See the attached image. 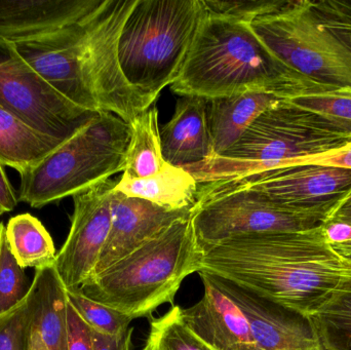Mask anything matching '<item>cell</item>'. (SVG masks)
Masks as SVG:
<instances>
[{
  "instance_id": "6da1fadb",
  "label": "cell",
  "mask_w": 351,
  "mask_h": 350,
  "mask_svg": "<svg viewBox=\"0 0 351 350\" xmlns=\"http://www.w3.org/2000/svg\"><path fill=\"white\" fill-rule=\"evenodd\" d=\"M323 225L225 240L202 252L198 273L226 279L309 318L351 275V265L332 250Z\"/></svg>"
},
{
  "instance_id": "7a4b0ae2",
  "label": "cell",
  "mask_w": 351,
  "mask_h": 350,
  "mask_svg": "<svg viewBox=\"0 0 351 350\" xmlns=\"http://www.w3.org/2000/svg\"><path fill=\"white\" fill-rule=\"evenodd\" d=\"M293 73L270 53L250 23L204 10L185 63L171 88L182 97L206 100L255 90L278 97Z\"/></svg>"
},
{
  "instance_id": "3957f363",
  "label": "cell",
  "mask_w": 351,
  "mask_h": 350,
  "mask_svg": "<svg viewBox=\"0 0 351 350\" xmlns=\"http://www.w3.org/2000/svg\"><path fill=\"white\" fill-rule=\"evenodd\" d=\"M202 258L191 217L185 218L88 277L80 291L133 321L147 318L162 304H173L184 279L199 271Z\"/></svg>"
},
{
  "instance_id": "277c9868",
  "label": "cell",
  "mask_w": 351,
  "mask_h": 350,
  "mask_svg": "<svg viewBox=\"0 0 351 350\" xmlns=\"http://www.w3.org/2000/svg\"><path fill=\"white\" fill-rule=\"evenodd\" d=\"M351 135L323 117L280 101L257 117L221 155L184 168L198 184L234 180L337 151Z\"/></svg>"
},
{
  "instance_id": "5b68a950",
  "label": "cell",
  "mask_w": 351,
  "mask_h": 350,
  "mask_svg": "<svg viewBox=\"0 0 351 350\" xmlns=\"http://www.w3.org/2000/svg\"><path fill=\"white\" fill-rule=\"evenodd\" d=\"M204 16L200 0H137L117 45L119 67L150 107L179 75Z\"/></svg>"
},
{
  "instance_id": "8992f818",
  "label": "cell",
  "mask_w": 351,
  "mask_h": 350,
  "mask_svg": "<svg viewBox=\"0 0 351 350\" xmlns=\"http://www.w3.org/2000/svg\"><path fill=\"white\" fill-rule=\"evenodd\" d=\"M132 127L99 112L73 137L20 175L19 201L39 209L73 197L125 171Z\"/></svg>"
},
{
  "instance_id": "52a82bcc",
  "label": "cell",
  "mask_w": 351,
  "mask_h": 350,
  "mask_svg": "<svg viewBox=\"0 0 351 350\" xmlns=\"http://www.w3.org/2000/svg\"><path fill=\"white\" fill-rule=\"evenodd\" d=\"M251 27L289 69L321 84L351 88V49L322 26L311 1L278 0Z\"/></svg>"
},
{
  "instance_id": "ba28073f",
  "label": "cell",
  "mask_w": 351,
  "mask_h": 350,
  "mask_svg": "<svg viewBox=\"0 0 351 350\" xmlns=\"http://www.w3.org/2000/svg\"><path fill=\"white\" fill-rule=\"evenodd\" d=\"M198 185L191 222L202 252L237 236L305 232L326 223L319 216L280 207L234 183Z\"/></svg>"
},
{
  "instance_id": "9c48e42d",
  "label": "cell",
  "mask_w": 351,
  "mask_h": 350,
  "mask_svg": "<svg viewBox=\"0 0 351 350\" xmlns=\"http://www.w3.org/2000/svg\"><path fill=\"white\" fill-rule=\"evenodd\" d=\"M0 106L35 131L61 143L99 113L80 108L62 96L21 57L14 43L1 37Z\"/></svg>"
},
{
  "instance_id": "30bf717a",
  "label": "cell",
  "mask_w": 351,
  "mask_h": 350,
  "mask_svg": "<svg viewBox=\"0 0 351 350\" xmlns=\"http://www.w3.org/2000/svg\"><path fill=\"white\" fill-rule=\"evenodd\" d=\"M90 14L55 32L14 45L21 57L62 96L80 108L101 112L88 57Z\"/></svg>"
},
{
  "instance_id": "8fae6325",
  "label": "cell",
  "mask_w": 351,
  "mask_h": 350,
  "mask_svg": "<svg viewBox=\"0 0 351 350\" xmlns=\"http://www.w3.org/2000/svg\"><path fill=\"white\" fill-rule=\"evenodd\" d=\"M221 182L241 185L280 207L313 214L327 222L351 193V170L292 164Z\"/></svg>"
},
{
  "instance_id": "7c38bea8",
  "label": "cell",
  "mask_w": 351,
  "mask_h": 350,
  "mask_svg": "<svg viewBox=\"0 0 351 350\" xmlns=\"http://www.w3.org/2000/svg\"><path fill=\"white\" fill-rule=\"evenodd\" d=\"M117 184L109 179L72 197L71 228L55 260L56 271L66 290L80 289L96 268L110 232L111 203Z\"/></svg>"
},
{
  "instance_id": "4fadbf2b",
  "label": "cell",
  "mask_w": 351,
  "mask_h": 350,
  "mask_svg": "<svg viewBox=\"0 0 351 350\" xmlns=\"http://www.w3.org/2000/svg\"><path fill=\"white\" fill-rule=\"evenodd\" d=\"M210 275L247 318L257 350H325L311 318Z\"/></svg>"
},
{
  "instance_id": "5bb4252c",
  "label": "cell",
  "mask_w": 351,
  "mask_h": 350,
  "mask_svg": "<svg viewBox=\"0 0 351 350\" xmlns=\"http://www.w3.org/2000/svg\"><path fill=\"white\" fill-rule=\"evenodd\" d=\"M111 210L110 232L92 277L131 254L178 220L191 217L193 208L170 211L149 201L127 197L114 189Z\"/></svg>"
},
{
  "instance_id": "9a60e30c",
  "label": "cell",
  "mask_w": 351,
  "mask_h": 350,
  "mask_svg": "<svg viewBox=\"0 0 351 350\" xmlns=\"http://www.w3.org/2000/svg\"><path fill=\"white\" fill-rule=\"evenodd\" d=\"M204 284L202 299L182 310L190 329L216 350H257L251 328L239 306L208 273H198Z\"/></svg>"
},
{
  "instance_id": "2e32d148",
  "label": "cell",
  "mask_w": 351,
  "mask_h": 350,
  "mask_svg": "<svg viewBox=\"0 0 351 350\" xmlns=\"http://www.w3.org/2000/svg\"><path fill=\"white\" fill-rule=\"evenodd\" d=\"M103 0H0V37L32 40L80 22Z\"/></svg>"
},
{
  "instance_id": "e0dca14e",
  "label": "cell",
  "mask_w": 351,
  "mask_h": 350,
  "mask_svg": "<svg viewBox=\"0 0 351 350\" xmlns=\"http://www.w3.org/2000/svg\"><path fill=\"white\" fill-rule=\"evenodd\" d=\"M164 160L179 168L196 166L213 158L206 118V99L182 97L170 121L160 129Z\"/></svg>"
},
{
  "instance_id": "ac0fdd59",
  "label": "cell",
  "mask_w": 351,
  "mask_h": 350,
  "mask_svg": "<svg viewBox=\"0 0 351 350\" xmlns=\"http://www.w3.org/2000/svg\"><path fill=\"white\" fill-rule=\"evenodd\" d=\"M35 310L31 321L28 350H69L67 290L55 263L35 271L32 281Z\"/></svg>"
},
{
  "instance_id": "d6986e66",
  "label": "cell",
  "mask_w": 351,
  "mask_h": 350,
  "mask_svg": "<svg viewBox=\"0 0 351 350\" xmlns=\"http://www.w3.org/2000/svg\"><path fill=\"white\" fill-rule=\"evenodd\" d=\"M280 101L276 95L262 90L206 100L213 158L232 147L259 115Z\"/></svg>"
},
{
  "instance_id": "ffe728a7",
  "label": "cell",
  "mask_w": 351,
  "mask_h": 350,
  "mask_svg": "<svg viewBox=\"0 0 351 350\" xmlns=\"http://www.w3.org/2000/svg\"><path fill=\"white\" fill-rule=\"evenodd\" d=\"M280 99L315 113L351 135V88L321 84L294 72L285 82Z\"/></svg>"
},
{
  "instance_id": "44dd1931",
  "label": "cell",
  "mask_w": 351,
  "mask_h": 350,
  "mask_svg": "<svg viewBox=\"0 0 351 350\" xmlns=\"http://www.w3.org/2000/svg\"><path fill=\"white\" fill-rule=\"evenodd\" d=\"M198 186L187 170L168 164L164 170L148 178L134 179L123 175L115 190L170 211H181L194 207Z\"/></svg>"
},
{
  "instance_id": "7402d4cb",
  "label": "cell",
  "mask_w": 351,
  "mask_h": 350,
  "mask_svg": "<svg viewBox=\"0 0 351 350\" xmlns=\"http://www.w3.org/2000/svg\"><path fill=\"white\" fill-rule=\"evenodd\" d=\"M61 142L43 135L22 119L0 106V162L19 174L36 166L61 146Z\"/></svg>"
},
{
  "instance_id": "603a6c76",
  "label": "cell",
  "mask_w": 351,
  "mask_h": 350,
  "mask_svg": "<svg viewBox=\"0 0 351 350\" xmlns=\"http://www.w3.org/2000/svg\"><path fill=\"white\" fill-rule=\"evenodd\" d=\"M131 127L123 175L134 179L154 176L168 164L162 156L158 108L152 106L140 113Z\"/></svg>"
},
{
  "instance_id": "cb8c5ba5",
  "label": "cell",
  "mask_w": 351,
  "mask_h": 350,
  "mask_svg": "<svg viewBox=\"0 0 351 350\" xmlns=\"http://www.w3.org/2000/svg\"><path fill=\"white\" fill-rule=\"evenodd\" d=\"M5 238L19 265L38 269L55 263L56 248L47 228L34 216L21 214L10 218Z\"/></svg>"
},
{
  "instance_id": "d4e9b609",
  "label": "cell",
  "mask_w": 351,
  "mask_h": 350,
  "mask_svg": "<svg viewBox=\"0 0 351 350\" xmlns=\"http://www.w3.org/2000/svg\"><path fill=\"white\" fill-rule=\"evenodd\" d=\"M309 318L325 350H351V275Z\"/></svg>"
},
{
  "instance_id": "484cf974",
  "label": "cell",
  "mask_w": 351,
  "mask_h": 350,
  "mask_svg": "<svg viewBox=\"0 0 351 350\" xmlns=\"http://www.w3.org/2000/svg\"><path fill=\"white\" fill-rule=\"evenodd\" d=\"M147 350H216L195 334L182 318V308L174 305L154 318L146 340Z\"/></svg>"
},
{
  "instance_id": "4316f807",
  "label": "cell",
  "mask_w": 351,
  "mask_h": 350,
  "mask_svg": "<svg viewBox=\"0 0 351 350\" xmlns=\"http://www.w3.org/2000/svg\"><path fill=\"white\" fill-rule=\"evenodd\" d=\"M68 302L73 306L82 320L92 330L108 336H117L127 332L133 322L131 318L121 314L100 302L90 299L80 289L67 290Z\"/></svg>"
},
{
  "instance_id": "83f0119b",
  "label": "cell",
  "mask_w": 351,
  "mask_h": 350,
  "mask_svg": "<svg viewBox=\"0 0 351 350\" xmlns=\"http://www.w3.org/2000/svg\"><path fill=\"white\" fill-rule=\"evenodd\" d=\"M32 283L8 247L5 229L0 245V316L16 308L28 295Z\"/></svg>"
},
{
  "instance_id": "f1b7e54d",
  "label": "cell",
  "mask_w": 351,
  "mask_h": 350,
  "mask_svg": "<svg viewBox=\"0 0 351 350\" xmlns=\"http://www.w3.org/2000/svg\"><path fill=\"white\" fill-rule=\"evenodd\" d=\"M35 310V291L16 308L0 316V350H28L31 321Z\"/></svg>"
},
{
  "instance_id": "f546056e",
  "label": "cell",
  "mask_w": 351,
  "mask_h": 350,
  "mask_svg": "<svg viewBox=\"0 0 351 350\" xmlns=\"http://www.w3.org/2000/svg\"><path fill=\"white\" fill-rule=\"evenodd\" d=\"M311 8L322 26L351 49V1H311Z\"/></svg>"
},
{
  "instance_id": "4dcf8cb0",
  "label": "cell",
  "mask_w": 351,
  "mask_h": 350,
  "mask_svg": "<svg viewBox=\"0 0 351 350\" xmlns=\"http://www.w3.org/2000/svg\"><path fill=\"white\" fill-rule=\"evenodd\" d=\"M204 12L216 16L237 18L251 24L258 16L271 12L278 0H241V1H210L200 0Z\"/></svg>"
},
{
  "instance_id": "1f68e13d",
  "label": "cell",
  "mask_w": 351,
  "mask_h": 350,
  "mask_svg": "<svg viewBox=\"0 0 351 350\" xmlns=\"http://www.w3.org/2000/svg\"><path fill=\"white\" fill-rule=\"evenodd\" d=\"M323 227L332 250L351 265V224L330 220L324 223Z\"/></svg>"
},
{
  "instance_id": "d6a6232c",
  "label": "cell",
  "mask_w": 351,
  "mask_h": 350,
  "mask_svg": "<svg viewBox=\"0 0 351 350\" xmlns=\"http://www.w3.org/2000/svg\"><path fill=\"white\" fill-rule=\"evenodd\" d=\"M68 347L69 350H94L92 329L68 302Z\"/></svg>"
},
{
  "instance_id": "836d02e7",
  "label": "cell",
  "mask_w": 351,
  "mask_h": 350,
  "mask_svg": "<svg viewBox=\"0 0 351 350\" xmlns=\"http://www.w3.org/2000/svg\"><path fill=\"white\" fill-rule=\"evenodd\" d=\"M134 328L117 336H108L92 330L94 350H131Z\"/></svg>"
},
{
  "instance_id": "e575fe53",
  "label": "cell",
  "mask_w": 351,
  "mask_h": 350,
  "mask_svg": "<svg viewBox=\"0 0 351 350\" xmlns=\"http://www.w3.org/2000/svg\"><path fill=\"white\" fill-rule=\"evenodd\" d=\"M300 164H323V166H336V168L351 170V143L337 151L307 158Z\"/></svg>"
},
{
  "instance_id": "d590c367",
  "label": "cell",
  "mask_w": 351,
  "mask_h": 350,
  "mask_svg": "<svg viewBox=\"0 0 351 350\" xmlns=\"http://www.w3.org/2000/svg\"><path fill=\"white\" fill-rule=\"evenodd\" d=\"M18 197L10 185L3 166L0 162V207L4 212H12L18 205Z\"/></svg>"
},
{
  "instance_id": "8d00e7d4",
  "label": "cell",
  "mask_w": 351,
  "mask_h": 350,
  "mask_svg": "<svg viewBox=\"0 0 351 350\" xmlns=\"http://www.w3.org/2000/svg\"><path fill=\"white\" fill-rule=\"evenodd\" d=\"M330 220L351 224V205H342L341 208H339V209L333 214V216H332L328 221H330Z\"/></svg>"
},
{
  "instance_id": "74e56055",
  "label": "cell",
  "mask_w": 351,
  "mask_h": 350,
  "mask_svg": "<svg viewBox=\"0 0 351 350\" xmlns=\"http://www.w3.org/2000/svg\"><path fill=\"white\" fill-rule=\"evenodd\" d=\"M4 229H5V226L3 225V223L0 222V245H1V240L2 236H3Z\"/></svg>"
},
{
  "instance_id": "f35d334b",
  "label": "cell",
  "mask_w": 351,
  "mask_h": 350,
  "mask_svg": "<svg viewBox=\"0 0 351 350\" xmlns=\"http://www.w3.org/2000/svg\"><path fill=\"white\" fill-rule=\"evenodd\" d=\"M351 205V193L350 195H348V197H346V199H344L343 203H342L341 207H342V205ZM341 207H340V208H341Z\"/></svg>"
},
{
  "instance_id": "ab89813d",
  "label": "cell",
  "mask_w": 351,
  "mask_h": 350,
  "mask_svg": "<svg viewBox=\"0 0 351 350\" xmlns=\"http://www.w3.org/2000/svg\"><path fill=\"white\" fill-rule=\"evenodd\" d=\"M4 213H5V212H4L3 210H2V208L0 207V217H1V216L3 215Z\"/></svg>"
},
{
  "instance_id": "60d3db41",
  "label": "cell",
  "mask_w": 351,
  "mask_h": 350,
  "mask_svg": "<svg viewBox=\"0 0 351 350\" xmlns=\"http://www.w3.org/2000/svg\"><path fill=\"white\" fill-rule=\"evenodd\" d=\"M142 350H147V349H145V347H144V349H142Z\"/></svg>"
}]
</instances>
